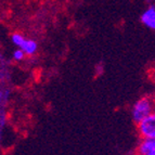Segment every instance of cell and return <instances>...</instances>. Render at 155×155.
<instances>
[{
    "label": "cell",
    "instance_id": "cell-5",
    "mask_svg": "<svg viewBox=\"0 0 155 155\" xmlns=\"http://www.w3.org/2000/svg\"><path fill=\"white\" fill-rule=\"evenodd\" d=\"M134 155H155V139H141Z\"/></svg>",
    "mask_w": 155,
    "mask_h": 155
},
{
    "label": "cell",
    "instance_id": "cell-4",
    "mask_svg": "<svg viewBox=\"0 0 155 155\" xmlns=\"http://www.w3.org/2000/svg\"><path fill=\"white\" fill-rule=\"evenodd\" d=\"M140 21L147 28L155 31V3H152L144 9L140 16Z\"/></svg>",
    "mask_w": 155,
    "mask_h": 155
},
{
    "label": "cell",
    "instance_id": "cell-1",
    "mask_svg": "<svg viewBox=\"0 0 155 155\" xmlns=\"http://www.w3.org/2000/svg\"><path fill=\"white\" fill-rule=\"evenodd\" d=\"M155 111V97L143 96L138 99L131 106V117L136 124Z\"/></svg>",
    "mask_w": 155,
    "mask_h": 155
},
{
    "label": "cell",
    "instance_id": "cell-2",
    "mask_svg": "<svg viewBox=\"0 0 155 155\" xmlns=\"http://www.w3.org/2000/svg\"><path fill=\"white\" fill-rule=\"evenodd\" d=\"M10 39L13 46L23 50L27 58H33L34 55H36L38 51V44L36 40L27 38L24 34L18 33V31H14L11 34Z\"/></svg>",
    "mask_w": 155,
    "mask_h": 155
},
{
    "label": "cell",
    "instance_id": "cell-3",
    "mask_svg": "<svg viewBox=\"0 0 155 155\" xmlns=\"http://www.w3.org/2000/svg\"><path fill=\"white\" fill-rule=\"evenodd\" d=\"M140 139H155V111L136 124Z\"/></svg>",
    "mask_w": 155,
    "mask_h": 155
},
{
    "label": "cell",
    "instance_id": "cell-7",
    "mask_svg": "<svg viewBox=\"0 0 155 155\" xmlns=\"http://www.w3.org/2000/svg\"><path fill=\"white\" fill-rule=\"evenodd\" d=\"M10 99V89L7 87H2L1 89V104H2V107H5V102H8V100Z\"/></svg>",
    "mask_w": 155,
    "mask_h": 155
},
{
    "label": "cell",
    "instance_id": "cell-6",
    "mask_svg": "<svg viewBox=\"0 0 155 155\" xmlns=\"http://www.w3.org/2000/svg\"><path fill=\"white\" fill-rule=\"evenodd\" d=\"M26 58H27V55L25 54V52L22 49H20V48H15V49L12 51V53H11V59H12L13 62H15V63L23 62Z\"/></svg>",
    "mask_w": 155,
    "mask_h": 155
}]
</instances>
